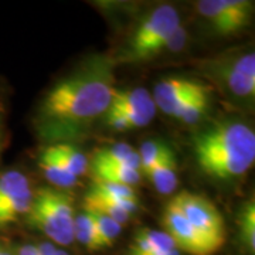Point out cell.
Wrapping results in <instances>:
<instances>
[{
  "label": "cell",
  "instance_id": "cell-1",
  "mask_svg": "<svg viewBox=\"0 0 255 255\" xmlns=\"http://www.w3.org/2000/svg\"><path fill=\"white\" fill-rule=\"evenodd\" d=\"M115 61L92 55L48 90L37 110L40 135L63 143L81 135L107 114L115 92Z\"/></svg>",
  "mask_w": 255,
  "mask_h": 255
},
{
  "label": "cell",
  "instance_id": "cell-2",
  "mask_svg": "<svg viewBox=\"0 0 255 255\" xmlns=\"http://www.w3.org/2000/svg\"><path fill=\"white\" fill-rule=\"evenodd\" d=\"M193 155L201 172L211 179H238L255 162L254 130L240 121L213 122L194 136Z\"/></svg>",
  "mask_w": 255,
  "mask_h": 255
},
{
  "label": "cell",
  "instance_id": "cell-3",
  "mask_svg": "<svg viewBox=\"0 0 255 255\" xmlns=\"http://www.w3.org/2000/svg\"><path fill=\"white\" fill-rule=\"evenodd\" d=\"M73 199L61 190L41 187L34 191L33 203L28 210L27 224L41 231L50 241L58 247H71L74 241Z\"/></svg>",
  "mask_w": 255,
  "mask_h": 255
},
{
  "label": "cell",
  "instance_id": "cell-4",
  "mask_svg": "<svg viewBox=\"0 0 255 255\" xmlns=\"http://www.w3.org/2000/svg\"><path fill=\"white\" fill-rule=\"evenodd\" d=\"M180 14L172 4H160L152 10L135 28L119 54L118 61L139 64L155 60L160 48L179 27Z\"/></svg>",
  "mask_w": 255,
  "mask_h": 255
},
{
  "label": "cell",
  "instance_id": "cell-5",
  "mask_svg": "<svg viewBox=\"0 0 255 255\" xmlns=\"http://www.w3.org/2000/svg\"><path fill=\"white\" fill-rule=\"evenodd\" d=\"M206 75L230 97L240 101L255 97V54L253 50L231 51L199 63Z\"/></svg>",
  "mask_w": 255,
  "mask_h": 255
},
{
  "label": "cell",
  "instance_id": "cell-6",
  "mask_svg": "<svg viewBox=\"0 0 255 255\" xmlns=\"http://www.w3.org/2000/svg\"><path fill=\"white\" fill-rule=\"evenodd\" d=\"M172 200L193 228L216 253H219L226 241V224L219 209L207 197L190 191H182Z\"/></svg>",
  "mask_w": 255,
  "mask_h": 255
},
{
  "label": "cell",
  "instance_id": "cell-7",
  "mask_svg": "<svg viewBox=\"0 0 255 255\" xmlns=\"http://www.w3.org/2000/svg\"><path fill=\"white\" fill-rule=\"evenodd\" d=\"M196 9L216 34L230 37L238 34L250 24L254 11V1L200 0L196 3Z\"/></svg>",
  "mask_w": 255,
  "mask_h": 255
},
{
  "label": "cell",
  "instance_id": "cell-8",
  "mask_svg": "<svg viewBox=\"0 0 255 255\" xmlns=\"http://www.w3.org/2000/svg\"><path fill=\"white\" fill-rule=\"evenodd\" d=\"M34 190L28 176L18 169L0 172V230L26 217Z\"/></svg>",
  "mask_w": 255,
  "mask_h": 255
},
{
  "label": "cell",
  "instance_id": "cell-9",
  "mask_svg": "<svg viewBox=\"0 0 255 255\" xmlns=\"http://www.w3.org/2000/svg\"><path fill=\"white\" fill-rule=\"evenodd\" d=\"M164 231L172 237L176 247L190 255H214L216 251L193 228L173 200L167 203L163 211Z\"/></svg>",
  "mask_w": 255,
  "mask_h": 255
},
{
  "label": "cell",
  "instance_id": "cell-10",
  "mask_svg": "<svg viewBox=\"0 0 255 255\" xmlns=\"http://www.w3.org/2000/svg\"><path fill=\"white\" fill-rule=\"evenodd\" d=\"M207 84L191 80L187 77H166L157 82L152 92V100L156 110L167 117H173L174 112L193 95L206 88Z\"/></svg>",
  "mask_w": 255,
  "mask_h": 255
},
{
  "label": "cell",
  "instance_id": "cell-11",
  "mask_svg": "<svg viewBox=\"0 0 255 255\" xmlns=\"http://www.w3.org/2000/svg\"><path fill=\"white\" fill-rule=\"evenodd\" d=\"M155 102L152 94L145 88H129V90H115L107 112L136 117L150 124L156 115Z\"/></svg>",
  "mask_w": 255,
  "mask_h": 255
},
{
  "label": "cell",
  "instance_id": "cell-12",
  "mask_svg": "<svg viewBox=\"0 0 255 255\" xmlns=\"http://www.w3.org/2000/svg\"><path fill=\"white\" fill-rule=\"evenodd\" d=\"M87 194L114 203L119 207H122L130 216L136 214L139 211V199H137L136 191L133 187H129V186L94 180L91 189Z\"/></svg>",
  "mask_w": 255,
  "mask_h": 255
},
{
  "label": "cell",
  "instance_id": "cell-13",
  "mask_svg": "<svg viewBox=\"0 0 255 255\" xmlns=\"http://www.w3.org/2000/svg\"><path fill=\"white\" fill-rule=\"evenodd\" d=\"M155 187V190L163 196L172 194L179 186V174H177V160L173 150L169 147L162 159L145 174Z\"/></svg>",
  "mask_w": 255,
  "mask_h": 255
},
{
  "label": "cell",
  "instance_id": "cell-14",
  "mask_svg": "<svg viewBox=\"0 0 255 255\" xmlns=\"http://www.w3.org/2000/svg\"><path fill=\"white\" fill-rule=\"evenodd\" d=\"M38 167L41 169L43 176L46 177L50 184H53L55 189H71L77 183L78 177H75L67 166L61 162V159L51 150L50 146L41 150V155L38 159Z\"/></svg>",
  "mask_w": 255,
  "mask_h": 255
},
{
  "label": "cell",
  "instance_id": "cell-15",
  "mask_svg": "<svg viewBox=\"0 0 255 255\" xmlns=\"http://www.w3.org/2000/svg\"><path fill=\"white\" fill-rule=\"evenodd\" d=\"M92 172H94V180L97 182L117 183V184L135 187L142 180V173L139 170L124 164L92 160Z\"/></svg>",
  "mask_w": 255,
  "mask_h": 255
},
{
  "label": "cell",
  "instance_id": "cell-16",
  "mask_svg": "<svg viewBox=\"0 0 255 255\" xmlns=\"http://www.w3.org/2000/svg\"><path fill=\"white\" fill-rule=\"evenodd\" d=\"M173 248L177 247L164 230L143 228L135 236L132 244L129 246L128 255H143L155 251H162V250H173Z\"/></svg>",
  "mask_w": 255,
  "mask_h": 255
},
{
  "label": "cell",
  "instance_id": "cell-17",
  "mask_svg": "<svg viewBox=\"0 0 255 255\" xmlns=\"http://www.w3.org/2000/svg\"><path fill=\"white\" fill-rule=\"evenodd\" d=\"M210 101H211V87L207 85L200 92L193 95L190 100L186 101L182 107L174 112L172 118L183 125H196L209 112Z\"/></svg>",
  "mask_w": 255,
  "mask_h": 255
},
{
  "label": "cell",
  "instance_id": "cell-18",
  "mask_svg": "<svg viewBox=\"0 0 255 255\" xmlns=\"http://www.w3.org/2000/svg\"><path fill=\"white\" fill-rule=\"evenodd\" d=\"M74 241L80 243L90 253L105 250L100 236H98V231H97V227H95V223L92 220L91 214L88 211H85V210H82L80 213H75Z\"/></svg>",
  "mask_w": 255,
  "mask_h": 255
},
{
  "label": "cell",
  "instance_id": "cell-19",
  "mask_svg": "<svg viewBox=\"0 0 255 255\" xmlns=\"http://www.w3.org/2000/svg\"><path fill=\"white\" fill-rule=\"evenodd\" d=\"M94 162L124 164V166L136 169L140 172L139 153L136 149H133L132 146L127 145V143H117L110 147H104V149L97 150V153L94 156Z\"/></svg>",
  "mask_w": 255,
  "mask_h": 255
},
{
  "label": "cell",
  "instance_id": "cell-20",
  "mask_svg": "<svg viewBox=\"0 0 255 255\" xmlns=\"http://www.w3.org/2000/svg\"><path fill=\"white\" fill-rule=\"evenodd\" d=\"M51 150L54 152L55 155L61 159L67 169L75 176V177H81L85 176L88 172V167H90V162L87 159V156L84 155V152L80 150L78 147H75L68 142H63V143H54V145H50Z\"/></svg>",
  "mask_w": 255,
  "mask_h": 255
},
{
  "label": "cell",
  "instance_id": "cell-21",
  "mask_svg": "<svg viewBox=\"0 0 255 255\" xmlns=\"http://www.w3.org/2000/svg\"><path fill=\"white\" fill-rule=\"evenodd\" d=\"M238 231L240 241L248 254L255 251V201L254 199L243 204L238 214Z\"/></svg>",
  "mask_w": 255,
  "mask_h": 255
},
{
  "label": "cell",
  "instance_id": "cell-22",
  "mask_svg": "<svg viewBox=\"0 0 255 255\" xmlns=\"http://www.w3.org/2000/svg\"><path fill=\"white\" fill-rule=\"evenodd\" d=\"M84 210L94 211V213H98V214H102V216H107L111 220L117 221L122 227L125 224H128L130 221V219H132V216L128 214L122 207H119V206L114 204V203H110V201L90 196V194H85V197H84Z\"/></svg>",
  "mask_w": 255,
  "mask_h": 255
},
{
  "label": "cell",
  "instance_id": "cell-23",
  "mask_svg": "<svg viewBox=\"0 0 255 255\" xmlns=\"http://www.w3.org/2000/svg\"><path fill=\"white\" fill-rule=\"evenodd\" d=\"M85 211H88V210H85ZM88 213L91 214L92 220L95 223V227H97L98 236L104 244V248H110L114 246L122 233V226L107 216H102V214L94 213V211H88Z\"/></svg>",
  "mask_w": 255,
  "mask_h": 255
},
{
  "label": "cell",
  "instance_id": "cell-24",
  "mask_svg": "<svg viewBox=\"0 0 255 255\" xmlns=\"http://www.w3.org/2000/svg\"><path fill=\"white\" fill-rule=\"evenodd\" d=\"M169 149V146H166L159 140H146L142 143L140 149L137 150L139 153V160H140V172L142 174H146L153 166H155L162 156L164 155V152Z\"/></svg>",
  "mask_w": 255,
  "mask_h": 255
},
{
  "label": "cell",
  "instance_id": "cell-25",
  "mask_svg": "<svg viewBox=\"0 0 255 255\" xmlns=\"http://www.w3.org/2000/svg\"><path fill=\"white\" fill-rule=\"evenodd\" d=\"M4 92L0 85V160L9 145V129H7V110H6V100Z\"/></svg>",
  "mask_w": 255,
  "mask_h": 255
},
{
  "label": "cell",
  "instance_id": "cell-26",
  "mask_svg": "<svg viewBox=\"0 0 255 255\" xmlns=\"http://www.w3.org/2000/svg\"><path fill=\"white\" fill-rule=\"evenodd\" d=\"M34 246H36L37 251H38V255H70L61 247L55 246V244L47 241V240L38 241Z\"/></svg>",
  "mask_w": 255,
  "mask_h": 255
},
{
  "label": "cell",
  "instance_id": "cell-27",
  "mask_svg": "<svg viewBox=\"0 0 255 255\" xmlns=\"http://www.w3.org/2000/svg\"><path fill=\"white\" fill-rule=\"evenodd\" d=\"M16 255H38V251L34 244L31 243H21L14 247Z\"/></svg>",
  "mask_w": 255,
  "mask_h": 255
},
{
  "label": "cell",
  "instance_id": "cell-28",
  "mask_svg": "<svg viewBox=\"0 0 255 255\" xmlns=\"http://www.w3.org/2000/svg\"><path fill=\"white\" fill-rule=\"evenodd\" d=\"M0 255H16L14 247L0 237Z\"/></svg>",
  "mask_w": 255,
  "mask_h": 255
}]
</instances>
